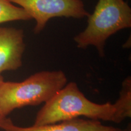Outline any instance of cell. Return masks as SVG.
I'll use <instances>...</instances> for the list:
<instances>
[{"instance_id": "6da1fadb", "label": "cell", "mask_w": 131, "mask_h": 131, "mask_svg": "<svg viewBox=\"0 0 131 131\" xmlns=\"http://www.w3.org/2000/svg\"><path fill=\"white\" fill-rule=\"evenodd\" d=\"M80 117L120 123L123 120L115 103L98 104L89 100L75 82L68 83L38 111L34 125L58 123Z\"/></svg>"}, {"instance_id": "7a4b0ae2", "label": "cell", "mask_w": 131, "mask_h": 131, "mask_svg": "<svg viewBox=\"0 0 131 131\" xmlns=\"http://www.w3.org/2000/svg\"><path fill=\"white\" fill-rule=\"evenodd\" d=\"M68 83L62 70H44L24 81H3L0 84V115L7 117L15 109L46 103Z\"/></svg>"}, {"instance_id": "3957f363", "label": "cell", "mask_w": 131, "mask_h": 131, "mask_svg": "<svg viewBox=\"0 0 131 131\" xmlns=\"http://www.w3.org/2000/svg\"><path fill=\"white\" fill-rule=\"evenodd\" d=\"M86 29L73 38L77 46H94L100 57L105 55L106 41L118 31L131 27V8L124 0H98L88 16Z\"/></svg>"}, {"instance_id": "277c9868", "label": "cell", "mask_w": 131, "mask_h": 131, "mask_svg": "<svg viewBox=\"0 0 131 131\" xmlns=\"http://www.w3.org/2000/svg\"><path fill=\"white\" fill-rule=\"evenodd\" d=\"M18 4L35 20L34 32L39 34L43 30L49 20L55 17L81 19L88 17L82 0H9Z\"/></svg>"}, {"instance_id": "5b68a950", "label": "cell", "mask_w": 131, "mask_h": 131, "mask_svg": "<svg viewBox=\"0 0 131 131\" xmlns=\"http://www.w3.org/2000/svg\"><path fill=\"white\" fill-rule=\"evenodd\" d=\"M24 37L21 29L0 28V74L6 70H15L21 67L26 48Z\"/></svg>"}, {"instance_id": "8992f818", "label": "cell", "mask_w": 131, "mask_h": 131, "mask_svg": "<svg viewBox=\"0 0 131 131\" xmlns=\"http://www.w3.org/2000/svg\"><path fill=\"white\" fill-rule=\"evenodd\" d=\"M3 129L5 131H124L118 127L104 125L98 120L80 118L58 123L42 126L32 125L29 127H19L15 125L9 118Z\"/></svg>"}, {"instance_id": "52a82bcc", "label": "cell", "mask_w": 131, "mask_h": 131, "mask_svg": "<svg viewBox=\"0 0 131 131\" xmlns=\"http://www.w3.org/2000/svg\"><path fill=\"white\" fill-rule=\"evenodd\" d=\"M123 120L131 117V78L127 77L122 83L119 97L115 102Z\"/></svg>"}, {"instance_id": "ba28073f", "label": "cell", "mask_w": 131, "mask_h": 131, "mask_svg": "<svg viewBox=\"0 0 131 131\" xmlns=\"http://www.w3.org/2000/svg\"><path fill=\"white\" fill-rule=\"evenodd\" d=\"M31 17L21 7H17L9 0H0V24L13 21L30 20Z\"/></svg>"}, {"instance_id": "9c48e42d", "label": "cell", "mask_w": 131, "mask_h": 131, "mask_svg": "<svg viewBox=\"0 0 131 131\" xmlns=\"http://www.w3.org/2000/svg\"><path fill=\"white\" fill-rule=\"evenodd\" d=\"M3 81H4V78H3L1 74H0V84H1V83H2ZM9 119V118H8L7 117H3L0 115V129H3V126H4V124L7 122Z\"/></svg>"}, {"instance_id": "30bf717a", "label": "cell", "mask_w": 131, "mask_h": 131, "mask_svg": "<svg viewBox=\"0 0 131 131\" xmlns=\"http://www.w3.org/2000/svg\"><path fill=\"white\" fill-rule=\"evenodd\" d=\"M124 131H131V129H130V126H129V127H127V128L126 129H124Z\"/></svg>"}]
</instances>
